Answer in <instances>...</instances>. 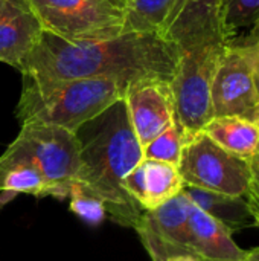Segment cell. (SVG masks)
<instances>
[{
  "instance_id": "5",
  "label": "cell",
  "mask_w": 259,
  "mask_h": 261,
  "mask_svg": "<svg viewBox=\"0 0 259 261\" xmlns=\"http://www.w3.org/2000/svg\"><path fill=\"white\" fill-rule=\"evenodd\" d=\"M43 31L67 41L101 40L125 32L133 0H26Z\"/></svg>"
},
{
  "instance_id": "20",
  "label": "cell",
  "mask_w": 259,
  "mask_h": 261,
  "mask_svg": "<svg viewBox=\"0 0 259 261\" xmlns=\"http://www.w3.org/2000/svg\"><path fill=\"white\" fill-rule=\"evenodd\" d=\"M67 200L70 211L90 226H99L105 219H108L105 205L98 197L85 193L76 182H73Z\"/></svg>"
},
{
  "instance_id": "8",
  "label": "cell",
  "mask_w": 259,
  "mask_h": 261,
  "mask_svg": "<svg viewBox=\"0 0 259 261\" xmlns=\"http://www.w3.org/2000/svg\"><path fill=\"white\" fill-rule=\"evenodd\" d=\"M258 102L249 44L244 38L240 41L234 38L211 86L212 115L214 118L243 116L252 119Z\"/></svg>"
},
{
  "instance_id": "18",
  "label": "cell",
  "mask_w": 259,
  "mask_h": 261,
  "mask_svg": "<svg viewBox=\"0 0 259 261\" xmlns=\"http://www.w3.org/2000/svg\"><path fill=\"white\" fill-rule=\"evenodd\" d=\"M186 142L188 138L183 128L174 121L172 125H169L165 132H162L143 147V159L160 161L179 167L182 151Z\"/></svg>"
},
{
  "instance_id": "17",
  "label": "cell",
  "mask_w": 259,
  "mask_h": 261,
  "mask_svg": "<svg viewBox=\"0 0 259 261\" xmlns=\"http://www.w3.org/2000/svg\"><path fill=\"white\" fill-rule=\"evenodd\" d=\"M182 0H133L125 32L165 34Z\"/></svg>"
},
{
  "instance_id": "1",
  "label": "cell",
  "mask_w": 259,
  "mask_h": 261,
  "mask_svg": "<svg viewBox=\"0 0 259 261\" xmlns=\"http://www.w3.org/2000/svg\"><path fill=\"white\" fill-rule=\"evenodd\" d=\"M179 61L174 41L160 32H127L111 38L67 41L43 31L20 72L35 83L75 78H159L172 81Z\"/></svg>"
},
{
  "instance_id": "2",
  "label": "cell",
  "mask_w": 259,
  "mask_h": 261,
  "mask_svg": "<svg viewBox=\"0 0 259 261\" xmlns=\"http://www.w3.org/2000/svg\"><path fill=\"white\" fill-rule=\"evenodd\" d=\"M165 34L179 50L171 90L176 122L189 141L214 118L211 86L235 37L224 28L218 0H182Z\"/></svg>"
},
{
  "instance_id": "12",
  "label": "cell",
  "mask_w": 259,
  "mask_h": 261,
  "mask_svg": "<svg viewBox=\"0 0 259 261\" xmlns=\"http://www.w3.org/2000/svg\"><path fill=\"white\" fill-rule=\"evenodd\" d=\"M183 188L179 167L153 159H142L124 179V190L142 210H154L166 203Z\"/></svg>"
},
{
  "instance_id": "4",
  "label": "cell",
  "mask_w": 259,
  "mask_h": 261,
  "mask_svg": "<svg viewBox=\"0 0 259 261\" xmlns=\"http://www.w3.org/2000/svg\"><path fill=\"white\" fill-rule=\"evenodd\" d=\"M130 83L124 78H75L50 83L23 78L15 118L20 124L43 122L75 133L82 124L122 99Z\"/></svg>"
},
{
  "instance_id": "10",
  "label": "cell",
  "mask_w": 259,
  "mask_h": 261,
  "mask_svg": "<svg viewBox=\"0 0 259 261\" xmlns=\"http://www.w3.org/2000/svg\"><path fill=\"white\" fill-rule=\"evenodd\" d=\"M124 101L131 127L145 147L176 121L171 83L159 78H140L128 84Z\"/></svg>"
},
{
  "instance_id": "16",
  "label": "cell",
  "mask_w": 259,
  "mask_h": 261,
  "mask_svg": "<svg viewBox=\"0 0 259 261\" xmlns=\"http://www.w3.org/2000/svg\"><path fill=\"white\" fill-rule=\"evenodd\" d=\"M183 193L197 208L218 220L232 234L255 226L246 197L214 193L195 187H185Z\"/></svg>"
},
{
  "instance_id": "24",
  "label": "cell",
  "mask_w": 259,
  "mask_h": 261,
  "mask_svg": "<svg viewBox=\"0 0 259 261\" xmlns=\"http://www.w3.org/2000/svg\"><path fill=\"white\" fill-rule=\"evenodd\" d=\"M165 261H200L198 258L192 257V255H176L171 258H166Z\"/></svg>"
},
{
  "instance_id": "3",
  "label": "cell",
  "mask_w": 259,
  "mask_h": 261,
  "mask_svg": "<svg viewBox=\"0 0 259 261\" xmlns=\"http://www.w3.org/2000/svg\"><path fill=\"white\" fill-rule=\"evenodd\" d=\"M75 135L79 142L75 182L105 205L108 219L134 228L145 210L124 190V179L143 159V147L131 127L124 98L82 124Z\"/></svg>"
},
{
  "instance_id": "22",
  "label": "cell",
  "mask_w": 259,
  "mask_h": 261,
  "mask_svg": "<svg viewBox=\"0 0 259 261\" xmlns=\"http://www.w3.org/2000/svg\"><path fill=\"white\" fill-rule=\"evenodd\" d=\"M246 43L249 44L250 49V57H252V73H253V83H255V90L259 101V28L252 29L247 37H244Z\"/></svg>"
},
{
  "instance_id": "9",
  "label": "cell",
  "mask_w": 259,
  "mask_h": 261,
  "mask_svg": "<svg viewBox=\"0 0 259 261\" xmlns=\"http://www.w3.org/2000/svg\"><path fill=\"white\" fill-rule=\"evenodd\" d=\"M189 203V199L182 191L166 203L142 213L133 229L153 261L191 255Z\"/></svg>"
},
{
  "instance_id": "21",
  "label": "cell",
  "mask_w": 259,
  "mask_h": 261,
  "mask_svg": "<svg viewBox=\"0 0 259 261\" xmlns=\"http://www.w3.org/2000/svg\"><path fill=\"white\" fill-rule=\"evenodd\" d=\"M249 165H250V182L244 197L249 203L255 226L259 228V154L249 161Z\"/></svg>"
},
{
  "instance_id": "19",
  "label": "cell",
  "mask_w": 259,
  "mask_h": 261,
  "mask_svg": "<svg viewBox=\"0 0 259 261\" xmlns=\"http://www.w3.org/2000/svg\"><path fill=\"white\" fill-rule=\"evenodd\" d=\"M224 28L237 37L240 29L259 28V0H218Z\"/></svg>"
},
{
  "instance_id": "15",
  "label": "cell",
  "mask_w": 259,
  "mask_h": 261,
  "mask_svg": "<svg viewBox=\"0 0 259 261\" xmlns=\"http://www.w3.org/2000/svg\"><path fill=\"white\" fill-rule=\"evenodd\" d=\"M52 187L43 173L27 159L14 156L8 151L0 154V199L2 205L17 194L35 197H50Z\"/></svg>"
},
{
  "instance_id": "13",
  "label": "cell",
  "mask_w": 259,
  "mask_h": 261,
  "mask_svg": "<svg viewBox=\"0 0 259 261\" xmlns=\"http://www.w3.org/2000/svg\"><path fill=\"white\" fill-rule=\"evenodd\" d=\"M189 248L191 255L200 261H243L246 255V251L234 242L232 232L192 202L189 203Z\"/></svg>"
},
{
  "instance_id": "25",
  "label": "cell",
  "mask_w": 259,
  "mask_h": 261,
  "mask_svg": "<svg viewBox=\"0 0 259 261\" xmlns=\"http://www.w3.org/2000/svg\"><path fill=\"white\" fill-rule=\"evenodd\" d=\"M252 121H255L256 124L259 125V102L258 106L255 107V110H253V115H252Z\"/></svg>"
},
{
  "instance_id": "14",
  "label": "cell",
  "mask_w": 259,
  "mask_h": 261,
  "mask_svg": "<svg viewBox=\"0 0 259 261\" xmlns=\"http://www.w3.org/2000/svg\"><path fill=\"white\" fill-rule=\"evenodd\" d=\"M217 145L227 153L250 161L259 154V125L243 116H217L203 128Z\"/></svg>"
},
{
  "instance_id": "11",
  "label": "cell",
  "mask_w": 259,
  "mask_h": 261,
  "mask_svg": "<svg viewBox=\"0 0 259 261\" xmlns=\"http://www.w3.org/2000/svg\"><path fill=\"white\" fill-rule=\"evenodd\" d=\"M43 26L26 0H0V61L20 70Z\"/></svg>"
},
{
  "instance_id": "6",
  "label": "cell",
  "mask_w": 259,
  "mask_h": 261,
  "mask_svg": "<svg viewBox=\"0 0 259 261\" xmlns=\"http://www.w3.org/2000/svg\"><path fill=\"white\" fill-rule=\"evenodd\" d=\"M5 151L31 161L50 184V197L67 199L79 168V142L73 132L52 124L26 122Z\"/></svg>"
},
{
  "instance_id": "7",
  "label": "cell",
  "mask_w": 259,
  "mask_h": 261,
  "mask_svg": "<svg viewBox=\"0 0 259 261\" xmlns=\"http://www.w3.org/2000/svg\"><path fill=\"white\" fill-rule=\"evenodd\" d=\"M179 171L185 187L238 197H244L249 190V161L227 153L203 132L185 144Z\"/></svg>"
},
{
  "instance_id": "23",
  "label": "cell",
  "mask_w": 259,
  "mask_h": 261,
  "mask_svg": "<svg viewBox=\"0 0 259 261\" xmlns=\"http://www.w3.org/2000/svg\"><path fill=\"white\" fill-rule=\"evenodd\" d=\"M243 261H259V248L246 251V255H244V260Z\"/></svg>"
}]
</instances>
